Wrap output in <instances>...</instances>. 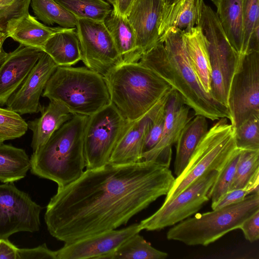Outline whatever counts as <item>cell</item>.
Masks as SVG:
<instances>
[{
    "label": "cell",
    "mask_w": 259,
    "mask_h": 259,
    "mask_svg": "<svg viewBox=\"0 0 259 259\" xmlns=\"http://www.w3.org/2000/svg\"><path fill=\"white\" fill-rule=\"evenodd\" d=\"M30 4L36 17L45 25L76 27L77 19L55 0H31Z\"/></svg>",
    "instance_id": "cell-29"
},
{
    "label": "cell",
    "mask_w": 259,
    "mask_h": 259,
    "mask_svg": "<svg viewBox=\"0 0 259 259\" xmlns=\"http://www.w3.org/2000/svg\"><path fill=\"white\" fill-rule=\"evenodd\" d=\"M142 228L140 223L111 230L71 242L56 251L57 259H108L122 243Z\"/></svg>",
    "instance_id": "cell-14"
},
{
    "label": "cell",
    "mask_w": 259,
    "mask_h": 259,
    "mask_svg": "<svg viewBox=\"0 0 259 259\" xmlns=\"http://www.w3.org/2000/svg\"><path fill=\"white\" fill-rule=\"evenodd\" d=\"M183 32L168 29L159 41L143 54L141 64L150 68L178 92L194 113L212 121L230 119L228 108L203 89L188 58Z\"/></svg>",
    "instance_id": "cell-2"
},
{
    "label": "cell",
    "mask_w": 259,
    "mask_h": 259,
    "mask_svg": "<svg viewBox=\"0 0 259 259\" xmlns=\"http://www.w3.org/2000/svg\"><path fill=\"white\" fill-rule=\"evenodd\" d=\"M43 51L60 66H71L81 60V50L76 28H66L52 35Z\"/></svg>",
    "instance_id": "cell-26"
},
{
    "label": "cell",
    "mask_w": 259,
    "mask_h": 259,
    "mask_svg": "<svg viewBox=\"0 0 259 259\" xmlns=\"http://www.w3.org/2000/svg\"><path fill=\"white\" fill-rule=\"evenodd\" d=\"M227 106L234 128L259 115V52L243 55L231 82Z\"/></svg>",
    "instance_id": "cell-11"
},
{
    "label": "cell",
    "mask_w": 259,
    "mask_h": 259,
    "mask_svg": "<svg viewBox=\"0 0 259 259\" xmlns=\"http://www.w3.org/2000/svg\"><path fill=\"white\" fill-rule=\"evenodd\" d=\"M88 116L74 114L30 157L31 172L63 187L84 171V133Z\"/></svg>",
    "instance_id": "cell-3"
},
{
    "label": "cell",
    "mask_w": 259,
    "mask_h": 259,
    "mask_svg": "<svg viewBox=\"0 0 259 259\" xmlns=\"http://www.w3.org/2000/svg\"><path fill=\"white\" fill-rule=\"evenodd\" d=\"M203 2L178 0L165 6L159 29V37L171 27L178 28L184 33L199 26Z\"/></svg>",
    "instance_id": "cell-23"
},
{
    "label": "cell",
    "mask_w": 259,
    "mask_h": 259,
    "mask_svg": "<svg viewBox=\"0 0 259 259\" xmlns=\"http://www.w3.org/2000/svg\"><path fill=\"white\" fill-rule=\"evenodd\" d=\"M191 108L185 104L177 91L172 88L165 108L164 126L160 141L152 149L144 153L142 161H153L169 167L171 147L182 130L193 118Z\"/></svg>",
    "instance_id": "cell-15"
},
{
    "label": "cell",
    "mask_w": 259,
    "mask_h": 259,
    "mask_svg": "<svg viewBox=\"0 0 259 259\" xmlns=\"http://www.w3.org/2000/svg\"><path fill=\"white\" fill-rule=\"evenodd\" d=\"M234 130L238 148L259 150V115L251 116Z\"/></svg>",
    "instance_id": "cell-33"
},
{
    "label": "cell",
    "mask_w": 259,
    "mask_h": 259,
    "mask_svg": "<svg viewBox=\"0 0 259 259\" xmlns=\"http://www.w3.org/2000/svg\"><path fill=\"white\" fill-rule=\"evenodd\" d=\"M171 89L145 114L130 122L116 144L109 163L128 164L142 161L143 146L147 135L153 122L165 107Z\"/></svg>",
    "instance_id": "cell-17"
},
{
    "label": "cell",
    "mask_w": 259,
    "mask_h": 259,
    "mask_svg": "<svg viewBox=\"0 0 259 259\" xmlns=\"http://www.w3.org/2000/svg\"><path fill=\"white\" fill-rule=\"evenodd\" d=\"M39 117L27 122L32 133L31 147L35 151L49 139L52 135L73 115L61 103L50 100L46 107H41Z\"/></svg>",
    "instance_id": "cell-21"
},
{
    "label": "cell",
    "mask_w": 259,
    "mask_h": 259,
    "mask_svg": "<svg viewBox=\"0 0 259 259\" xmlns=\"http://www.w3.org/2000/svg\"><path fill=\"white\" fill-rule=\"evenodd\" d=\"M135 0H116L115 7L113 10L117 13L126 16Z\"/></svg>",
    "instance_id": "cell-43"
},
{
    "label": "cell",
    "mask_w": 259,
    "mask_h": 259,
    "mask_svg": "<svg viewBox=\"0 0 259 259\" xmlns=\"http://www.w3.org/2000/svg\"><path fill=\"white\" fill-rule=\"evenodd\" d=\"M246 240L253 242L259 239V210L246 219L240 228Z\"/></svg>",
    "instance_id": "cell-40"
},
{
    "label": "cell",
    "mask_w": 259,
    "mask_h": 259,
    "mask_svg": "<svg viewBox=\"0 0 259 259\" xmlns=\"http://www.w3.org/2000/svg\"><path fill=\"white\" fill-rule=\"evenodd\" d=\"M5 141H6L5 139L0 136V143L4 142Z\"/></svg>",
    "instance_id": "cell-47"
},
{
    "label": "cell",
    "mask_w": 259,
    "mask_h": 259,
    "mask_svg": "<svg viewBox=\"0 0 259 259\" xmlns=\"http://www.w3.org/2000/svg\"><path fill=\"white\" fill-rule=\"evenodd\" d=\"M2 31H4V29L0 25V32Z\"/></svg>",
    "instance_id": "cell-48"
},
{
    "label": "cell",
    "mask_w": 259,
    "mask_h": 259,
    "mask_svg": "<svg viewBox=\"0 0 259 259\" xmlns=\"http://www.w3.org/2000/svg\"><path fill=\"white\" fill-rule=\"evenodd\" d=\"M242 11L244 55L247 53L252 35L259 32V0H242Z\"/></svg>",
    "instance_id": "cell-36"
},
{
    "label": "cell",
    "mask_w": 259,
    "mask_h": 259,
    "mask_svg": "<svg viewBox=\"0 0 259 259\" xmlns=\"http://www.w3.org/2000/svg\"><path fill=\"white\" fill-rule=\"evenodd\" d=\"M228 119L222 118L201 139L183 172L175 179L163 203L168 202L192 183L212 170L221 171L241 150L238 148L235 130Z\"/></svg>",
    "instance_id": "cell-7"
},
{
    "label": "cell",
    "mask_w": 259,
    "mask_h": 259,
    "mask_svg": "<svg viewBox=\"0 0 259 259\" xmlns=\"http://www.w3.org/2000/svg\"><path fill=\"white\" fill-rule=\"evenodd\" d=\"M165 108V106L152 123L144 142L142 154L153 148L160 141L164 126Z\"/></svg>",
    "instance_id": "cell-38"
},
{
    "label": "cell",
    "mask_w": 259,
    "mask_h": 259,
    "mask_svg": "<svg viewBox=\"0 0 259 259\" xmlns=\"http://www.w3.org/2000/svg\"><path fill=\"white\" fill-rule=\"evenodd\" d=\"M31 0H0V25L29 13Z\"/></svg>",
    "instance_id": "cell-37"
},
{
    "label": "cell",
    "mask_w": 259,
    "mask_h": 259,
    "mask_svg": "<svg viewBox=\"0 0 259 259\" xmlns=\"http://www.w3.org/2000/svg\"><path fill=\"white\" fill-rule=\"evenodd\" d=\"M183 40L190 65L204 91L210 94L211 68L204 35L199 26L183 33Z\"/></svg>",
    "instance_id": "cell-22"
},
{
    "label": "cell",
    "mask_w": 259,
    "mask_h": 259,
    "mask_svg": "<svg viewBox=\"0 0 259 259\" xmlns=\"http://www.w3.org/2000/svg\"><path fill=\"white\" fill-rule=\"evenodd\" d=\"M178 0H163V2L166 6H169Z\"/></svg>",
    "instance_id": "cell-45"
},
{
    "label": "cell",
    "mask_w": 259,
    "mask_h": 259,
    "mask_svg": "<svg viewBox=\"0 0 259 259\" xmlns=\"http://www.w3.org/2000/svg\"><path fill=\"white\" fill-rule=\"evenodd\" d=\"M76 30L86 67L104 76L123 63L104 21L77 19Z\"/></svg>",
    "instance_id": "cell-12"
},
{
    "label": "cell",
    "mask_w": 259,
    "mask_h": 259,
    "mask_svg": "<svg viewBox=\"0 0 259 259\" xmlns=\"http://www.w3.org/2000/svg\"><path fill=\"white\" fill-rule=\"evenodd\" d=\"M164 7L163 0H135L126 15L142 55L159 40V29Z\"/></svg>",
    "instance_id": "cell-19"
},
{
    "label": "cell",
    "mask_w": 259,
    "mask_h": 259,
    "mask_svg": "<svg viewBox=\"0 0 259 259\" xmlns=\"http://www.w3.org/2000/svg\"><path fill=\"white\" fill-rule=\"evenodd\" d=\"M44 51L20 45L0 64V105H6L37 62Z\"/></svg>",
    "instance_id": "cell-18"
},
{
    "label": "cell",
    "mask_w": 259,
    "mask_h": 259,
    "mask_svg": "<svg viewBox=\"0 0 259 259\" xmlns=\"http://www.w3.org/2000/svg\"><path fill=\"white\" fill-rule=\"evenodd\" d=\"M111 102L127 121L148 112L172 88L150 68L123 63L104 76Z\"/></svg>",
    "instance_id": "cell-4"
},
{
    "label": "cell",
    "mask_w": 259,
    "mask_h": 259,
    "mask_svg": "<svg viewBox=\"0 0 259 259\" xmlns=\"http://www.w3.org/2000/svg\"><path fill=\"white\" fill-rule=\"evenodd\" d=\"M250 194L251 193L247 187L230 190L211 208L212 210L219 209L238 203Z\"/></svg>",
    "instance_id": "cell-41"
},
{
    "label": "cell",
    "mask_w": 259,
    "mask_h": 259,
    "mask_svg": "<svg viewBox=\"0 0 259 259\" xmlns=\"http://www.w3.org/2000/svg\"><path fill=\"white\" fill-rule=\"evenodd\" d=\"M130 121L111 103L89 116L84 133L86 169L109 163L111 155Z\"/></svg>",
    "instance_id": "cell-9"
},
{
    "label": "cell",
    "mask_w": 259,
    "mask_h": 259,
    "mask_svg": "<svg viewBox=\"0 0 259 259\" xmlns=\"http://www.w3.org/2000/svg\"><path fill=\"white\" fill-rule=\"evenodd\" d=\"M7 38L8 36L5 31L0 32V64L4 61L7 55V53L4 50L3 48V44Z\"/></svg>",
    "instance_id": "cell-44"
},
{
    "label": "cell",
    "mask_w": 259,
    "mask_h": 259,
    "mask_svg": "<svg viewBox=\"0 0 259 259\" xmlns=\"http://www.w3.org/2000/svg\"><path fill=\"white\" fill-rule=\"evenodd\" d=\"M217 16L232 47L242 55L243 33L242 0H211Z\"/></svg>",
    "instance_id": "cell-27"
},
{
    "label": "cell",
    "mask_w": 259,
    "mask_h": 259,
    "mask_svg": "<svg viewBox=\"0 0 259 259\" xmlns=\"http://www.w3.org/2000/svg\"><path fill=\"white\" fill-rule=\"evenodd\" d=\"M55 1L77 19L104 21L113 10L105 0Z\"/></svg>",
    "instance_id": "cell-31"
},
{
    "label": "cell",
    "mask_w": 259,
    "mask_h": 259,
    "mask_svg": "<svg viewBox=\"0 0 259 259\" xmlns=\"http://www.w3.org/2000/svg\"><path fill=\"white\" fill-rule=\"evenodd\" d=\"M30 168V159L24 149L0 143L1 182L11 183L22 179Z\"/></svg>",
    "instance_id": "cell-28"
},
{
    "label": "cell",
    "mask_w": 259,
    "mask_h": 259,
    "mask_svg": "<svg viewBox=\"0 0 259 259\" xmlns=\"http://www.w3.org/2000/svg\"><path fill=\"white\" fill-rule=\"evenodd\" d=\"M41 96L61 103L73 115L91 116L111 103L104 76L86 67L58 66Z\"/></svg>",
    "instance_id": "cell-5"
},
{
    "label": "cell",
    "mask_w": 259,
    "mask_h": 259,
    "mask_svg": "<svg viewBox=\"0 0 259 259\" xmlns=\"http://www.w3.org/2000/svg\"><path fill=\"white\" fill-rule=\"evenodd\" d=\"M219 171H210L189 186L153 214L141 221L143 230H160L173 226L198 211L209 200L208 193Z\"/></svg>",
    "instance_id": "cell-10"
},
{
    "label": "cell",
    "mask_w": 259,
    "mask_h": 259,
    "mask_svg": "<svg viewBox=\"0 0 259 259\" xmlns=\"http://www.w3.org/2000/svg\"><path fill=\"white\" fill-rule=\"evenodd\" d=\"M107 1L109 4H111L114 8L115 7L116 3V0H106Z\"/></svg>",
    "instance_id": "cell-46"
},
{
    "label": "cell",
    "mask_w": 259,
    "mask_h": 259,
    "mask_svg": "<svg viewBox=\"0 0 259 259\" xmlns=\"http://www.w3.org/2000/svg\"><path fill=\"white\" fill-rule=\"evenodd\" d=\"M207 118L195 115L184 126L175 143L176 157L174 172L179 176L188 163L198 143L208 130Z\"/></svg>",
    "instance_id": "cell-25"
},
{
    "label": "cell",
    "mask_w": 259,
    "mask_h": 259,
    "mask_svg": "<svg viewBox=\"0 0 259 259\" xmlns=\"http://www.w3.org/2000/svg\"><path fill=\"white\" fill-rule=\"evenodd\" d=\"M259 174V150H241L230 190L245 188Z\"/></svg>",
    "instance_id": "cell-32"
},
{
    "label": "cell",
    "mask_w": 259,
    "mask_h": 259,
    "mask_svg": "<svg viewBox=\"0 0 259 259\" xmlns=\"http://www.w3.org/2000/svg\"><path fill=\"white\" fill-rule=\"evenodd\" d=\"M58 65L45 52L17 91L8 99L7 108L23 115L40 111V98Z\"/></svg>",
    "instance_id": "cell-16"
},
{
    "label": "cell",
    "mask_w": 259,
    "mask_h": 259,
    "mask_svg": "<svg viewBox=\"0 0 259 259\" xmlns=\"http://www.w3.org/2000/svg\"><path fill=\"white\" fill-rule=\"evenodd\" d=\"M28 128L27 122L21 115L8 108L0 107V136L6 141L21 137Z\"/></svg>",
    "instance_id": "cell-35"
},
{
    "label": "cell",
    "mask_w": 259,
    "mask_h": 259,
    "mask_svg": "<svg viewBox=\"0 0 259 259\" xmlns=\"http://www.w3.org/2000/svg\"><path fill=\"white\" fill-rule=\"evenodd\" d=\"M199 26L205 38L211 68L210 95L228 108V96L233 77L243 55L229 42L216 13L202 3Z\"/></svg>",
    "instance_id": "cell-8"
},
{
    "label": "cell",
    "mask_w": 259,
    "mask_h": 259,
    "mask_svg": "<svg viewBox=\"0 0 259 259\" xmlns=\"http://www.w3.org/2000/svg\"><path fill=\"white\" fill-rule=\"evenodd\" d=\"M18 248L7 238H0V259H18Z\"/></svg>",
    "instance_id": "cell-42"
},
{
    "label": "cell",
    "mask_w": 259,
    "mask_h": 259,
    "mask_svg": "<svg viewBox=\"0 0 259 259\" xmlns=\"http://www.w3.org/2000/svg\"><path fill=\"white\" fill-rule=\"evenodd\" d=\"M18 259H57L56 251L50 249L46 243L32 248H18Z\"/></svg>",
    "instance_id": "cell-39"
},
{
    "label": "cell",
    "mask_w": 259,
    "mask_h": 259,
    "mask_svg": "<svg viewBox=\"0 0 259 259\" xmlns=\"http://www.w3.org/2000/svg\"><path fill=\"white\" fill-rule=\"evenodd\" d=\"M167 256L166 252L155 249L137 233L122 243L108 259H164Z\"/></svg>",
    "instance_id": "cell-30"
},
{
    "label": "cell",
    "mask_w": 259,
    "mask_h": 259,
    "mask_svg": "<svg viewBox=\"0 0 259 259\" xmlns=\"http://www.w3.org/2000/svg\"><path fill=\"white\" fill-rule=\"evenodd\" d=\"M258 210L259 193H253L238 203L196 213L180 222L168 230L166 238L187 245L207 246L239 229L246 219Z\"/></svg>",
    "instance_id": "cell-6"
},
{
    "label": "cell",
    "mask_w": 259,
    "mask_h": 259,
    "mask_svg": "<svg viewBox=\"0 0 259 259\" xmlns=\"http://www.w3.org/2000/svg\"><path fill=\"white\" fill-rule=\"evenodd\" d=\"M240 151L219 172L209 189L208 197L211 200V208L230 191Z\"/></svg>",
    "instance_id": "cell-34"
},
{
    "label": "cell",
    "mask_w": 259,
    "mask_h": 259,
    "mask_svg": "<svg viewBox=\"0 0 259 259\" xmlns=\"http://www.w3.org/2000/svg\"><path fill=\"white\" fill-rule=\"evenodd\" d=\"M104 22L123 62H139L142 55L137 46L134 30L126 16L120 15L112 10Z\"/></svg>",
    "instance_id": "cell-24"
},
{
    "label": "cell",
    "mask_w": 259,
    "mask_h": 259,
    "mask_svg": "<svg viewBox=\"0 0 259 259\" xmlns=\"http://www.w3.org/2000/svg\"><path fill=\"white\" fill-rule=\"evenodd\" d=\"M65 28L48 26L27 13L8 21L4 31L8 37H11L20 44L43 51L47 40L52 35Z\"/></svg>",
    "instance_id": "cell-20"
},
{
    "label": "cell",
    "mask_w": 259,
    "mask_h": 259,
    "mask_svg": "<svg viewBox=\"0 0 259 259\" xmlns=\"http://www.w3.org/2000/svg\"><path fill=\"white\" fill-rule=\"evenodd\" d=\"M42 208L14 182L0 185V238L8 239L19 232L39 231Z\"/></svg>",
    "instance_id": "cell-13"
},
{
    "label": "cell",
    "mask_w": 259,
    "mask_h": 259,
    "mask_svg": "<svg viewBox=\"0 0 259 259\" xmlns=\"http://www.w3.org/2000/svg\"><path fill=\"white\" fill-rule=\"evenodd\" d=\"M169 167L153 161L108 163L85 169L57 191L45 221L53 237L71 242L124 225L172 188Z\"/></svg>",
    "instance_id": "cell-1"
}]
</instances>
